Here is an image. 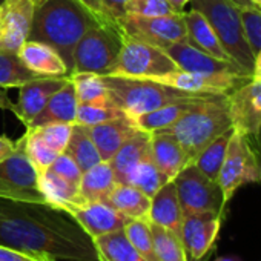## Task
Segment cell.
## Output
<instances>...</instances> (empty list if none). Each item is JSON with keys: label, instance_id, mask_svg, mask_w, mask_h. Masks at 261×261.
Here are the masks:
<instances>
[{"label": "cell", "instance_id": "1", "mask_svg": "<svg viewBox=\"0 0 261 261\" xmlns=\"http://www.w3.org/2000/svg\"><path fill=\"white\" fill-rule=\"evenodd\" d=\"M0 244L36 256L100 261L92 238L68 212L48 203L0 197Z\"/></svg>", "mask_w": 261, "mask_h": 261}, {"label": "cell", "instance_id": "2", "mask_svg": "<svg viewBox=\"0 0 261 261\" xmlns=\"http://www.w3.org/2000/svg\"><path fill=\"white\" fill-rule=\"evenodd\" d=\"M98 20L79 0H34L33 25L28 40L54 48L72 72L74 48Z\"/></svg>", "mask_w": 261, "mask_h": 261}, {"label": "cell", "instance_id": "3", "mask_svg": "<svg viewBox=\"0 0 261 261\" xmlns=\"http://www.w3.org/2000/svg\"><path fill=\"white\" fill-rule=\"evenodd\" d=\"M230 129L233 127L227 112L226 95H207L192 103L172 126L159 133L175 137L191 165L211 142Z\"/></svg>", "mask_w": 261, "mask_h": 261}, {"label": "cell", "instance_id": "4", "mask_svg": "<svg viewBox=\"0 0 261 261\" xmlns=\"http://www.w3.org/2000/svg\"><path fill=\"white\" fill-rule=\"evenodd\" d=\"M101 77L108 88L109 100L117 108H120L126 117L133 120L139 115L155 111L169 103L201 97L178 91L175 88L148 79H130L120 75Z\"/></svg>", "mask_w": 261, "mask_h": 261}, {"label": "cell", "instance_id": "5", "mask_svg": "<svg viewBox=\"0 0 261 261\" xmlns=\"http://www.w3.org/2000/svg\"><path fill=\"white\" fill-rule=\"evenodd\" d=\"M189 5L204 16L230 60L252 77L253 54L243 31L240 8L230 0H191Z\"/></svg>", "mask_w": 261, "mask_h": 261}, {"label": "cell", "instance_id": "6", "mask_svg": "<svg viewBox=\"0 0 261 261\" xmlns=\"http://www.w3.org/2000/svg\"><path fill=\"white\" fill-rule=\"evenodd\" d=\"M124 36L108 25H95L88 30L74 48L72 74L92 72L109 75L118 60Z\"/></svg>", "mask_w": 261, "mask_h": 261}, {"label": "cell", "instance_id": "7", "mask_svg": "<svg viewBox=\"0 0 261 261\" xmlns=\"http://www.w3.org/2000/svg\"><path fill=\"white\" fill-rule=\"evenodd\" d=\"M217 183L223 192V201L232 200L235 192L250 183H261L259 178V162L252 149L250 139L233 130L227 143L223 166L220 169Z\"/></svg>", "mask_w": 261, "mask_h": 261}, {"label": "cell", "instance_id": "8", "mask_svg": "<svg viewBox=\"0 0 261 261\" xmlns=\"http://www.w3.org/2000/svg\"><path fill=\"white\" fill-rule=\"evenodd\" d=\"M0 197L17 201L46 203L39 189V172L25 151V134L16 142L14 152L0 162Z\"/></svg>", "mask_w": 261, "mask_h": 261}, {"label": "cell", "instance_id": "9", "mask_svg": "<svg viewBox=\"0 0 261 261\" xmlns=\"http://www.w3.org/2000/svg\"><path fill=\"white\" fill-rule=\"evenodd\" d=\"M183 217L214 212L226 215L223 192L215 180L206 177L194 163L185 166L174 178Z\"/></svg>", "mask_w": 261, "mask_h": 261}, {"label": "cell", "instance_id": "10", "mask_svg": "<svg viewBox=\"0 0 261 261\" xmlns=\"http://www.w3.org/2000/svg\"><path fill=\"white\" fill-rule=\"evenodd\" d=\"M175 69L178 66L165 49L124 37L118 60L109 75L155 80Z\"/></svg>", "mask_w": 261, "mask_h": 261}, {"label": "cell", "instance_id": "11", "mask_svg": "<svg viewBox=\"0 0 261 261\" xmlns=\"http://www.w3.org/2000/svg\"><path fill=\"white\" fill-rule=\"evenodd\" d=\"M120 31L126 39L143 42L162 49L172 43L183 42L188 37L183 13L155 17L126 14L120 20Z\"/></svg>", "mask_w": 261, "mask_h": 261}, {"label": "cell", "instance_id": "12", "mask_svg": "<svg viewBox=\"0 0 261 261\" xmlns=\"http://www.w3.org/2000/svg\"><path fill=\"white\" fill-rule=\"evenodd\" d=\"M227 112L237 133L259 140L261 136V80H247L226 95Z\"/></svg>", "mask_w": 261, "mask_h": 261}, {"label": "cell", "instance_id": "13", "mask_svg": "<svg viewBox=\"0 0 261 261\" xmlns=\"http://www.w3.org/2000/svg\"><path fill=\"white\" fill-rule=\"evenodd\" d=\"M250 79H252L250 75L233 74V72L201 74V72H188V71L175 69L166 75L155 79L154 82L195 95H227Z\"/></svg>", "mask_w": 261, "mask_h": 261}, {"label": "cell", "instance_id": "14", "mask_svg": "<svg viewBox=\"0 0 261 261\" xmlns=\"http://www.w3.org/2000/svg\"><path fill=\"white\" fill-rule=\"evenodd\" d=\"M34 14V0H7L0 13V51L19 53L28 40Z\"/></svg>", "mask_w": 261, "mask_h": 261}, {"label": "cell", "instance_id": "15", "mask_svg": "<svg viewBox=\"0 0 261 261\" xmlns=\"http://www.w3.org/2000/svg\"><path fill=\"white\" fill-rule=\"evenodd\" d=\"M224 215L214 212L192 214L183 217L181 224V241L188 256L194 261L203 259L214 247Z\"/></svg>", "mask_w": 261, "mask_h": 261}, {"label": "cell", "instance_id": "16", "mask_svg": "<svg viewBox=\"0 0 261 261\" xmlns=\"http://www.w3.org/2000/svg\"><path fill=\"white\" fill-rule=\"evenodd\" d=\"M65 212H68L91 238L121 230L127 221L126 217L118 214L106 201L71 204L65 209Z\"/></svg>", "mask_w": 261, "mask_h": 261}, {"label": "cell", "instance_id": "17", "mask_svg": "<svg viewBox=\"0 0 261 261\" xmlns=\"http://www.w3.org/2000/svg\"><path fill=\"white\" fill-rule=\"evenodd\" d=\"M69 77H37L19 88V98L14 103L13 112L28 126L33 118L43 109L48 100L68 83Z\"/></svg>", "mask_w": 261, "mask_h": 261}, {"label": "cell", "instance_id": "18", "mask_svg": "<svg viewBox=\"0 0 261 261\" xmlns=\"http://www.w3.org/2000/svg\"><path fill=\"white\" fill-rule=\"evenodd\" d=\"M166 54L174 60V63L181 71L188 72H201V74H221V72H233V74H246L240 66H237L233 62H224L218 60L194 45H191L188 40L177 42L165 48ZM249 75V74H246Z\"/></svg>", "mask_w": 261, "mask_h": 261}, {"label": "cell", "instance_id": "19", "mask_svg": "<svg viewBox=\"0 0 261 261\" xmlns=\"http://www.w3.org/2000/svg\"><path fill=\"white\" fill-rule=\"evenodd\" d=\"M86 127L101 157V162H109L120 146L139 130L134 120L126 115Z\"/></svg>", "mask_w": 261, "mask_h": 261}, {"label": "cell", "instance_id": "20", "mask_svg": "<svg viewBox=\"0 0 261 261\" xmlns=\"http://www.w3.org/2000/svg\"><path fill=\"white\" fill-rule=\"evenodd\" d=\"M19 57L25 66L39 77H71L66 63L49 45L27 40L19 49Z\"/></svg>", "mask_w": 261, "mask_h": 261}, {"label": "cell", "instance_id": "21", "mask_svg": "<svg viewBox=\"0 0 261 261\" xmlns=\"http://www.w3.org/2000/svg\"><path fill=\"white\" fill-rule=\"evenodd\" d=\"M148 220L154 224L169 229L181 238L183 211L178 201L174 180L165 183L151 198V209Z\"/></svg>", "mask_w": 261, "mask_h": 261}, {"label": "cell", "instance_id": "22", "mask_svg": "<svg viewBox=\"0 0 261 261\" xmlns=\"http://www.w3.org/2000/svg\"><path fill=\"white\" fill-rule=\"evenodd\" d=\"M79 100L75 97V89L71 82V77L68 83L59 89L43 106V109L33 118V121L27 127H39L51 123H75Z\"/></svg>", "mask_w": 261, "mask_h": 261}, {"label": "cell", "instance_id": "23", "mask_svg": "<svg viewBox=\"0 0 261 261\" xmlns=\"http://www.w3.org/2000/svg\"><path fill=\"white\" fill-rule=\"evenodd\" d=\"M151 155L159 171L172 181L178 172L189 165L188 157L175 137L165 133L151 134Z\"/></svg>", "mask_w": 261, "mask_h": 261}, {"label": "cell", "instance_id": "24", "mask_svg": "<svg viewBox=\"0 0 261 261\" xmlns=\"http://www.w3.org/2000/svg\"><path fill=\"white\" fill-rule=\"evenodd\" d=\"M151 155V134L145 130H137L130 136L109 160L114 171L115 181L118 185H126L127 175L137 163Z\"/></svg>", "mask_w": 261, "mask_h": 261}, {"label": "cell", "instance_id": "25", "mask_svg": "<svg viewBox=\"0 0 261 261\" xmlns=\"http://www.w3.org/2000/svg\"><path fill=\"white\" fill-rule=\"evenodd\" d=\"M183 19H185L186 33H188L186 40L191 45H194L200 51H203L218 60L232 62L230 57L227 56V53L224 51L221 42L218 40L215 31L212 30V27L209 25V22L204 19V16L201 13L191 8L189 11H183Z\"/></svg>", "mask_w": 261, "mask_h": 261}, {"label": "cell", "instance_id": "26", "mask_svg": "<svg viewBox=\"0 0 261 261\" xmlns=\"http://www.w3.org/2000/svg\"><path fill=\"white\" fill-rule=\"evenodd\" d=\"M105 201L127 220L148 218L151 209V197L130 185L117 183Z\"/></svg>", "mask_w": 261, "mask_h": 261}, {"label": "cell", "instance_id": "27", "mask_svg": "<svg viewBox=\"0 0 261 261\" xmlns=\"http://www.w3.org/2000/svg\"><path fill=\"white\" fill-rule=\"evenodd\" d=\"M117 185L114 171L109 162H100L86 172L82 174L79 185V194L83 203L105 201L109 192Z\"/></svg>", "mask_w": 261, "mask_h": 261}, {"label": "cell", "instance_id": "28", "mask_svg": "<svg viewBox=\"0 0 261 261\" xmlns=\"http://www.w3.org/2000/svg\"><path fill=\"white\" fill-rule=\"evenodd\" d=\"M39 189L48 204L62 211L71 204L83 203L79 194V186L63 180L51 171L39 174Z\"/></svg>", "mask_w": 261, "mask_h": 261}, {"label": "cell", "instance_id": "29", "mask_svg": "<svg viewBox=\"0 0 261 261\" xmlns=\"http://www.w3.org/2000/svg\"><path fill=\"white\" fill-rule=\"evenodd\" d=\"M100 261H146L129 243L123 229L92 238Z\"/></svg>", "mask_w": 261, "mask_h": 261}, {"label": "cell", "instance_id": "30", "mask_svg": "<svg viewBox=\"0 0 261 261\" xmlns=\"http://www.w3.org/2000/svg\"><path fill=\"white\" fill-rule=\"evenodd\" d=\"M207 95H201L192 100H183V101H175V103H169L166 106H162L155 111L146 112L143 115H139L134 118L136 126L140 130H145V133H159V130H163L169 126H172L189 108L192 103L204 98Z\"/></svg>", "mask_w": 261, "mask_h": 261}, {"label": "cell", "instance_id": "31", "mask_svg": "<svg viewBox=\"0 0 261 261\" xmlns=\"http://www.w3.org/2000/svg\"><path fill=\"white\" fill-rule=\"evenodd\" d=\"M63 152L77 163L82 172H86L101 162V157L88 133V127L80 124H72L71 137Z\"/></svg>", "mask_w": 261, "mask_h": 261}, {"label": "cell", "instance_id": "32", "mask_svg": "<svg viewBox=\"0 0 261 261\" xmlns=\"http://www.w3.org/2000/svg\"><path fill=\"white\" fill-rule=\"evenodd\" d=\"M165 183H168V180L155 166L152 155H149V157L143 159L140 163H137L133 169H130L127 180H126V185H130V186L140 189L143 194H146L151 198L155 195V192Z\"/></svg>", "mask_w": 261, "mask_h": 261}, {"label": "cell", "instance_id": "33", "mask_svg": "<svg viewBox=\"0 0 261 261\" xmlns=\"http://www.w3.org/2000/svg\"><path fill=\"white\" fill-rule=\"evenodd\" d=\"M233 133V129L227 130V133L221 134L220 137H217L214 142H211L195 159L194 165L211 180L218 178L220 169L223 166L224 162V155H226V149H227V143L230 140V136Z\"/></svg>", "mask_w": 261, "mask_h": 261}, {"label": "cell", "instance_id": "34", "mask_svg": "<svg viewBox=\"0 0 261 261\" xmlns=\"http://www.w3.org/2000/svg\"><path fill=\"white\" fill-rule=\"evenodd\" d=\"M39 75L30 71L19 53H4L0 51V88H20L30 80L37 79Z\"/></svg>", "mask_w": 261, "mask_h": 261}, {"label": "cell", "instance_id": "35", "mask_svg": "<svg viewBox=\"0 0 261 261\" xmlns=\"http://www.w3.org/2000/svg\"><path fill=\"white\" fill-rule=\"evenodd\" d=\"M123 232L129 243L146 261H159L154 249V238L151 230V221L148 218H133L127 220L123 226Z\"/></svg>", "mask_w": 261, "mask_h": 261}, {"label": "cell", "instance_id": "36", "mask_svg": "<svg viewBox=\"0 0 261 261\" xmlns=\"http://www.w3.org/2000/svg\"><path fill=\"white\" fill-rule=\"evenodd\" d=\"M154 249L159 261H189L183 241L166 227L151 223Z\"/></svg>", "mask_w": 261, "mask_h": 261}, {"label": "cell", "instance_id": "37", "mask_svg": "<svg viewBox=\"0 0 261 261\" xmlns=\"http://www.w3.org/2000/svg\"><path fill=\"white\" fill-rule=\"evenodd\" d=\"M79 103H103L109 100L103 77L92 72H79L71 75Z\"/></svg>", "mask_w": 261, "mask_h": 261}, {"label": "cell", "instance_id": "38", "mask_svg": "<svg viewBox=\"0 0 261 261\" xmlns=\"http://www.w3.org/2000/svg\"><path fill=\"white\" fill-rule=\"evenodd\" d=\"M79 2L98 20V23L120 30V20L126 16L127 0H79Z\"/></svg>", "mask_w": 261, "mask_h": 261}, {"label": "cell", "instance_id": "39", "mask_svg": "<svg viewBox=\"0 0 261 261\" xmlns=\"http://www.w3.org/2000/svg\"><path fill=\"white\" fill-rule=\"evenodd\" d=\"M120 117H124V112L117 108L111 100L103 103H79L74 124L94 126Z\"/></svg>", "mask_w": 261, "mask_h": 261}, {"label": "cell", "instance_id": "40", "mask_svg": "<svg viewBox=\"0 0 261 261\" xmlns=\"http://www.w3.org/2000/svg\"><path fill=\"white\" fill-rule=\"evenodd\" d=\"M25 151L39 174L45 172L57 159V152L37 134L36 129H27L25 133Z\"/></svg>", "mask_w": 261, "mask_h": 261}, {"label": "cell", "instance_id": "41", "mask_svg": "<svg viewBox=\"0 0 261 261\" xmlns=\"http://www.w3.org/2000/svg\"><path fill=\"white\" fill-rule=\"evenodd\" d=\"M240 17H241L246 40L255 57V54L261 51V8L258 7L240 8Z\"/></svg>", "mask_w": 261, "mask_h": 261}, {"label": "cell", "instance_id": "42", "mask_svg": "<svg viewBox=\"0 0 261 261\" xmlns=\"http://www.w3.org/2000/svg\"><path fill=\"white\" fill-rule=\"evenodd\" d=\"M30 129H36L37 134L57 154H62L65 151L68 142H69L72 124H69V123H51V124H45V126H39V127H30Z\"/></svg>", "mask_w": 261, "mask_h": 261}, {"label": "cell", "instance_id": "43", "mask_svg": "<svg viewBox=\"0 0 261 261\" xmlns=\"http://www.w3.org/2000/svg\"><path fill=\"white\" fill-rule=\"evenodd\" d=\"M126 14L155 17V16H169L175 13L166 0H127Z\"/></svg>", "mask_w": 261, "mask_h": 261}, {"label": "cell", "instance_id": "44", "mask_svg": "<svg viewBox=\"0 0 261 261\" xmlns=\"http://www.w3.org/2000/svg\"><path fill=\"white\" fill-rule=\"evenodd\" d=\"M46 171L54 172L56 175L62 177L63 180H66V181H69V183H72V185H75V186L80 185L82 174H83V172L80 171V168L77 166V163H75L69 155H66L65 152L59 154L57 159L53 162V165H51Z\"/></svg>", "mask_w": 261, "mask_h": 261}, {"label": "cell", "instance_id": "45", "mask_svg": "<svg viewBox=\"0 0 261 261\" xmlns=\"http://www.w3.org/2000/svg\"><path fill=\"white\" fill-rule=\"evenodd\" d=\"M51 256H36L23 250L0 244V261H48Z\"/></svg>", "mask_w": 261, "mask_h": 261}, {"label": "cell", "instance_id": "46", "mask_svg": "<svg viewBox=\"0 0 261 261\" xmlns=\"http://www.w3.org/2000/svg\"><path fill=\"white\" fill-rule=\"evenodd\" d=\"M16 149V142L8 139L7 136H0V162L8 159Z\"/></svg>", "mask_w": 261, "mask_h": 261}, {"label": "cell", "instance_id": "47", "mask_svg": "<svg viewBox=\"0 0 261 261\" xmlns=\"http://www.w3.org/2000/svg\"><path fill=\"white\" fill-rule=\"evenodd\" d=\"M13 108H14V103L10 98V95L7 94V89L0 88V109H7V111L13 112Z\"/></svg>", "mask_w": 261, "mask_h": 261}, {"label": "cell", "instance_id": "48", "mask_svg": "<svg viewBox=\"0 0 261 261\" xmlns=\"http://www.w3.org/2000/svg\"><path fill=\"white\" fill-rule=\"evenodd\" d=\"M252 79L261 80V51H258L253 57V69H252Z\"/></svg>", "mask_w": 261, "mask_h": 261}, {"label": "cell", "instance_id": "49", "mask_svg": "<svg viewBox=\"0 0 261 261\" xmlns=\"http://www.w3.org/2000/svg\"><path fill=\"white\" fill-rule=\"evenodd\" d=\"M166 2L171 5V8L174 10V13H178L180 14L191 4V0H166Z\"/></svg>", "mask_w": 261, "mask_h": 261}, {"label": "cell", "instance_id": "50", "mask_svg": "<svg viewBox=\"0 0 261 261\" xmlns=\"http://www.w3.org/2000/svg\"><path fill=\"white\" fill-rule=\"evenodd\" d=\"M230 2L233 4V5H237L238 8H246V7H253L249 0H230Z\"/></svg>", "mask_w": 261, "mask_h": 261}, {"label": "cell", "instance_id": "51", "mask_svg": "<svg viewBox=\"0 0 261 261\" xmlns=\"http://www.w3.org/2000/svg\"><path fill=\"white\" fill-rule=\"evenodd\" d=\"M214 261H241V258L237 256V255H230V256H218Z\"/></svg>", "mask_w": 261, "mask_h": 261}, {"label": "cell", "instance_id": "52", "mask_svg": "<svg viewBox=\"0 0 261 261\" xmlns=\"http://www.w3.org/2000/svg\"><path fill=\"white\" fill-rule=\"evenodd\" d=\"M249 2H250L253 7H258V8H261V0H249Z\"/></svg>", "mask_w": 261, "mask_h": 261}, {"label": "cell", "instance_id": "53", "mask_svg": "<svg viewBox=\"0 0 261 261\" xmlns=\"http://www.w3.org/2000/svg\"><path fill=\"white\" fill-rule=\"evenodd\" d=\"M5 2H7V0H0V7H4V5H5Z\"/></svg>", "mask_w": 261, "mask_h": 261}, {"label": "cell", "instance_id": "54", "mask_svg": "<svg viewBox=\"0 0 261 261\" xmlns=\"http://www.w3.org/2000/svg\"><path fill=\"white\" fill-rule=\"evenodd\" d=\"M259 178H261V162H259Z\"/></svg>", "mask_w": 261, "mask_h": 261}, {"label": "cell", "instance_id": "55", "mask_svg": "<svg viewBox=\"0 0 261 261\" xmlns=\"http://www.w3.org/2000/svg\"><path fill=\"white\" fill-rule=\"evenodd\" d=\"M48 261H57V259H54V258H49Z\"/></svg>", "mask_w": 261, "mask_h": 261}, {"label": "cell", "instance_id": "56", "mask_svg": "<svg viewBox=\"0 0 261 261\" xmlns=\"http://www.w3.org/2000/svg\"><path fill=\"white\" fill-rule=\"evenodd\" d=\"M0 13H2V7H0Z\"/></svg>", "mask_w": 261, "mask_h": 261}]
</instances>
